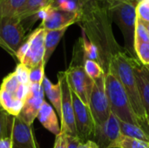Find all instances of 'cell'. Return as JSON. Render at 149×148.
Wrapping results in <instances>:
<instances>
[{
    "label": "cell",
    "mask_w": 149,
    "mask_h": 148,
    "mask_svg": "<svg viewBox=\"0 0 149 148\" xmlns=\"http://www.w3.org/2000/svg\"><path fill=\"white\" fill-rule=\"evenodd\" d=\"M80 140L76 136L66 135V144L67 148H78L79 144L80 143Z\"/></svg>",
    "instance_id": "35"
},
{
    "label": "cell",
    "mask_w": 149,
    "mask_h": 148,
    "mask_svg": "<svg viewBox=\"0 0 149 148\" xmlns=\"http://www.w3.org/2000/svg\"><path fill=\"white\" fill-rule=\"evenodd\" d=\"M26 0H0V17H15Z\"/></svg>",
    "instance_id": "24"
},
{
    "label": "cell",
    "mask_w": 149,
    "mask_h": 148,
    "mask_svg": "<svg viewBox=\"0 0 149 148\" xmlns=\"http://www.w3.org/2000/svg\"><path fill=\"white\" fill-rule=\"evenodd\" d=\"M134 40L141 41V42H149V36L147 28L143 21H141L138 17L136 19V24H135Z\"/></svg>",
    "instance_id": "32"
},
{
    "label": "cell",
    "mask_w": 149,
    "mask_h": 148,
    "mask_svg": "<svg viewBox=\"0 0 149 148\" xmlns=\"http://www.w3.org/2000/svg\"><path fill=\"white\" fill-rule=\"evenodd\" d=\"M78 148H100V147L98 146V144L95 141L87 140V141L80 142L79 144V147Z\"/></svg>",
    "instance_id": "36"
},
{
    "label": "cell",
    "mask_w": 149,
    "mask_h": 148,
    "mask_svg": "<svg viewBox=\"0 0 149 148\" xmlns=\"http://www.w3.org/2000/svg\"><path fill=\"white\" fill-rule=\"evenodd\" d=\"M58 83L61 89V117L60 132L65 135L76 136V126L74 120V110L72 98V91L68 85L65 72H60L58 74Z\"/></svg>",
    "instance_id": "7"
},
{
    "label": "cell",
    "mask_w": 149,
    "mask_h": 148,
    "mask_svg": "<svg viewBox=\"0 0 149 148\" xmlns=\"http://www.w3.org/2000/svg\"><path fill=\"white\" fill-rule=\"evenodd\" d=\"M79 15L82 31L96 44L100 54L105 52L109 58L113 52L121 50L113 35L112 10L107 5L96 0H88Z\"/></svg>",
    "instance_id": "1"
},
{
    "label": "cell",
    "mask_w": 149,
    "mask_h": 148,
    "mask_svg": "<svg viewBox=\"0 0 149 148\" xmlns=\"http://www.w3.org/2000/svg\"><path fill=\"white\" fill-rule=\"evenodd\" d=\"M45 67L44 64L35 66L30 70V85H41L45 78Z\"/></svg>",
    "instance_id": "30"
},
{
    "label": "cell",
    "mask_w": 149,
    "mask_h": 148,
    "mask_svg": "<svg viewBox=\"0 0 149 148\" xmlns=\"http://www.w3.org/2000/svg\"><path fill=\"white\" fill-rule=\"evenodd\" d=\"M135 7V4L123 1L117 3L111 9L113 20L120 29L124 36L126 49L132 56L134 54V31L137 19Z\"/></svg>",
    "instance_id": "5"
},
{
    "label": "cell",
    "mask_w": 149,
    "mask_h": 148,
    "mask_svg": "<svg viewBox=\"0 0 149 148\" xmlns=\"http://www.w3.org/2000/svg\"><path fill=\"white\" fill-rule=\"evenodd\" d=\"M136 58L121 50L113 52L108 58V69L122 85L141 126L149 134V121L137 86L134 64Z\"/></svg>",
    "instance_id": "2"
},
{
    "label": "cell",
    "mask_w": 149,
    "mask_h": 148,
    "mask_svg": "<svg viewBox=\"0 0 149 148\" xmlns=\"http://www.w3.org/2000/svg\"><path fill=\"white\" fill-rule=\"evenodd\" d=\"M65 72L71 91L74 92L85 105L88 106L93 80L86 74L83 65H72Z\"/></svg>",
    "instance_id": "10"
},
{
    "label": "cell",
    "mask_w": 149,
    "mask_h": 148,
    "mask_svg": "<svg viewBox=\"0 0 149 148\" xmlns=\"http://www.w3.org/2000/svg\"><path fill=\"white\" fill-rule=\"evenodd\" d=\"M68 28H63L60 30H52L45 31V56H44V64L46 65L55 49L57 48L61 38L65 35Z\"/></svg>",
    "instance_id": "18"
},
{
    "label": "cell",
    "mask_w": 149,
    "mask_h": 148,
    "mask_svg": "<svg viewBox=\"0 0 149 148\" xmlns=\"http://www.w3.org/2000/svg\"><path fill=\"white\" fill-rule=\"evenodd\" d=\"M88 0H52L49 7L79 14Z\"/></svg>",
    "instance_id": "23"
},
{
    "label": "cell",
    "mask_w": 149,
    "mask_h": 148,
    "mask_svg": "<svg viewBox=\"0 0 149 148\" xmlns=\"http://www.w3.org/2000/svg\"><path fill=\"white\" fill-rule=\"evenodd\" d=\"M82 37L79 38V43L82 48V52L84 56V59H91L97 61L101 65L102 63V58L99 51V48L94 44L92 41H90L85 32L82 31Z\"/></svg>",
    "instance_id": "22"
},
{
    "label": "cell",
    "mask_w": 149,
    "mask_h": 148,
    "mask_svg": "<svg viewBox=\"0 0 149 148\" xmlns=\"http://www.w3.org/2000/svg\"><path fill=\"white\" fill-rule=\"evenodd\" d=\"M10 137L12 148H40L32 125L25 123L17 116H13Z\"/></svg>",
    "instance_id": "12"
},
{
    "label": "cell",
    "mask_w": 149,
    "mask_h": 148,
    "mask_svg": "<svg viewBox=\"0 0 149 148\" xmlns=\"http://www.w3.org/2000/svg\"><path fill=\"white\" fill-rule=\"evenodd\" d=\"M30 70L31 69L25 66L24 64L19 63L17 65L14 72L20 84L30 85Z\"/></svg>",
    "instance_id": "31"
},
{
    "label": "cell",
    "mask_w": 149,
    "mask_h": 148,
    "mask_svg": "<svg viewBox=\"0 0 149 148\" xmlns=\"http://www.w3.org/2000/svg\"><path fill=\"white\" fill-rule=\"evenodd\" d=\"M143 23H144V24H145V26L147 28V31H148V33L149 36V23H145V22H143Z\"/></svg>",
    "instance_id": "40"
},
{
    "label": "cell",
    "mask_w": 149,
    "mask_h": 148,
    "mask_svg": "<svg viewBox=\"0 0 149 148\" xmlns=\"http://www.w3.org/2000/svg\"><path fill=\"white\" fill-rule=\"evenodd\" d=\"M134 54L138 60L145 66H149V42H141L134 40Z\"/></svg>",
    "instance_id": "26"
},
{
    "label": "cell",
    "mask_w": 149,
    "mask_h": 148,
    "mask_svg": "<svg viewBox=\"0 0 149 148\" xmlns=\"http://www.w3.org/2000/svg\"><path fill=\"white\" fill-rule=\"evenodd\" d=\"M37 118L43 126L55 136L60 133V126L58 125V120L55 111L45 100L43 103Z\"/></svg>",
    "instance_id": "17"
},
{
    "label": "cell",
    "mask_w": 149,
    "mask_h": 148,
    "mask_svg": "<svg viewBox=\"0 0 149 148\" xmlns=\"http://www.w3.org/2000/svg\"><path fill=\"white\" fill-rule=\"evenodd\" d=\"M136 16L141 21L145 23H149V3L141 0L135 7Z\"/></svg>",
    "instance_id": "33"
},
{
    "label": "cell",
    "mask_w": 149,
    "mask_h": 148,
    "mask_svg": "<svg viewBox=\"0 0 149 148\" xmlns=\"http://www.w3.org/2000/svg\"><path fill=\"white\" fill-rule=\"evenodd\" d=\"M44 102L45 92L43 85H30L29 92L24 100L23 108L17 117L25 123L32 125Z\"/></svg>",
    "instance_id": "13"
},
{
    "label": "cell",
    "mask_w": 149,
    "mask_h": 148,
    "mask_svg": "<svg viewBox=\"0 0 149 148\" xmlns=\"http://www.w3.org/2000/svg\"><path fill=\"white\" fill-rule=\"evenodd\" d=\"M147 145H148V148H149V142L148 143H147Z\"/></svg>",
    "instance_id": "41"
},
{
    "label": "cell",
    "mask_w": 149,
    "mask_h": 148,
    "mask_svg": "<svg viewBox=\"0 0 149 148\" xmlns=\"http://www.w3.org/2000/svg\"><path fill=\"white\" fill-rule=\"evenodd\" d=\"M42 18L39 27L45 31L69 28L72 24L79 23V15L63 10L48 7L40 13Z\"/></svg>",
    "instance_id": "11"
},
{
    "label": "cell",
    "mask_w": 149,
    "mask_h": 148,
    "mask_svg": "<svg viewBox=\"0 0 149 148\" xmlns=\"http://www.w3.org/2000/svg\"><path fill=\"white\" fill-rule=\"evenodd\" d=\"M74 120L77 132V137L81 142L93 140L96 126L88 106L85 105L80 99L72 92Z\"/></svg>",
    "instance_id": "9"
},
{
    "label": "cell",
    "mask_w": 149,
    "mask_h": 148,
    "mask_svg": "<svg viewBox=\"0 0 149 148\" xmlns=\"http://www.w3.org/2000/svg\"><path fill=\"white\" fill-rule=\"evenodd\" d=\"M13 116L10 115L0 106V139L10 137Z\"/></svg>",
    "instance_id": "27"
},
{
    "label": "cell",
    "mask_w": 149,
    "mask_h": 148,
    "mask_svg": "<svg viewBox=\"0 0 149 148\" xmlns=\"http://www.w3.org/2000/svg\"><path fill=\"white\" fill-rule=\"evenodd\" d=\"M134 71L141 99L149 121V68L135 59Z\"/></svg>",
    "instance_id": "15"
},
{
    "label": "cell",
    "mask_w": 149,
    "mask_h": 148,
    "mask_svg": "<svg viewBox=\"0 0 149 148\" xmlns=\"http://www.w3.org/2000/svg\"><path fill=\"white\" fill-rule=\"evenodd\" d=\"M105 87L111 113L120 121L141 126L122 85L109 69L105 73Z\"/></svg>",
    "instance_id": "3"
},
{
    "label": "cell",
    "mask_w": 149,
    "mask_h": 148,
    "mask_svg": "<svg viewBox=\"0 0 149 148\" xmlns=\"http://www.w3.org/2000/svg\"><path fill=\"white\" fill-rule=\"evenodd\" d=\"M121 135L120 120L111 113L108 119L96 127L94 140L100 148H113Z\"/></svg>",
    "instance_id": "14"
},
{
    "label": "cell",
    "mask_w": 149,
    "mask_h": 148,
    "mask_svg": "<svg viewBox=\"0 0 149 148\" xmlns=\"http://www.w3.org/2000/svg\"><path fill=\"white\" fill-rule=\"evenodd\" d=\"M52 0H26L24 6L18 10L17 17L22 23L31 19V17H40V13L51 5Z\"/></svg>",
    "instance_id": "16"
},
{
    "label": "cell",
    "mask_w": 149,
    "mask_h": 148,
    "mask_svg": "<svg viewBox=\"0 0 149 148\" xmlns=\"http://www.w3.org/2000/svg\"><path fill=\"white\" fill-rule=\"evenodd\" d=\"M96 1H98L100 3H102L107 5L110 9H112L117 3H119L120 2H123V1H126V0H96Z\"/></svg>",
    "instance_id": "38"
},
{
    "label": "cell",
    "mask_w": 149,
    "mask_h": 148,
    "mask_svg": "<svg viewBox=\"0 0 149 148\" xmlns=\"http://www.w3.org/2000/svg\"><path fill=\"white\" fill-rule=\"evenodd\" d=\"M45 35V30L38 26L26 37L16 55L19 63L30 69L44 64Z\"/></svg>",
    "instance_id": "4"
},
{
    "label": "cell",
    "mask_w": 149,
    "mask_h": 148,
    "mask_svg": "<svg viewBox=\"0 0 149 148\" xmlns=\"http://www.w3.org/2000/svg\"><path fill=\"white\" fill-rule=\"evenodd\" d=\"M113 148H148L146 142L121 135Z\"/></svg>",
    "instance_id": "28"
},
{
    "label": "cell",
    "mask_w": 149,
    "mask_h": 148,
    "mask_svg": "<svg viewBox=\"0 0 149 148\" xmlns=\"http://www.w3.org/2000/svg\"><path fill=\"white\" fill-rule=\"evenodd\" d=\"M121 134L126 137H129L132 139H136L146 143L149 142V134L140 126L130 124L123 121H120Z\"/></svg>",
    "instance_id": "21"
},
{
    "label": "cell",
    "mask_w": 149,
    "mask_h": 148,
    "mask_svg": "<svg viewBox=\"0 0 149 148\" xmlns=\"http://www.w3.org/2000/svg\"><path fill=\"white\" fill-rule=\"evenodd\" d=\"M127 2H129V3H134V4H137L141 0H126Z\"/></svg>",
    "instance_id": "39"
},
{
    "label": "cell",
    "mask_w": 149,
    "mask_h": 148,
    "mask_svg": "<svg viewBox=\"0 0 149 148\" xmlns=\"http://www.w3.org/2000/svg\"><path fill=\"white\" fill-rule=\"evenodd\" d=\"M148 68H149V66H148Z\"/></svg>",
    "instance_id": "42"
},
{
    "label": "cell",
    "mask_w": 149,
    "mask_h": 148,
    "mask_svg": "<svg viewBox=\"0 0 149 148\" xmlns=\"http://www.w3.org/2000/svg\"><path fill=\"white\" fill-rule=\"evenodd\" d=\"M19 85H20V83H19L15 72H13L10 73L9 75H7L3 79L0 89L6 91L10 93H11L12 95H14Z\"/></svg>",
    "instance_id": "29"
},
{
    "label": "cell",
    "mask_w": 149,
    "mask_h": 148,
    "mask_svg": "<svg viewBox=\"0 0 149 148\" xmlns=\"http://www.w3.org/2000/svg\"><path fill=\"white\" fill-rule=\"evenodd\" d=\"M25 33V28L17 17H0V47L13 58L26 39Z\"/></svg>",
    "instance_id": "6"
},
{
    "label": "cell",
    "mask_w": 149,
    "mask_h": 148,
    "mask_svg": "<svg viewBox=\"0 0 149 148\" xmlns=\"http://www.w3.org/2000/svg\"><path fill=\"white\" fill-rule=\"evenodd\" d=\"M84 69L86 72V74L91 78L93 81L100 78L101 76L105 75V71L102 67V65L98 63L97 61L91 60V59H84L83 63Z\"/></svg>",
    "instance_id": "25"
},
{
    "label": "cell",
    "mask_w": 149,
    "mask_h": 148,
    "mask_svg": "<svg viewBox=\"0 0 149 148\" xmlns=\"http://www.w3.org/2000/svg\"><path fill=\"white\" fill-rule=\"evenodd\" d=\"M24 103V102L17 99L11 93L0 89V106L10 115L18 116Z\"/></svg>",
    "instance_id": "20"
},
{
    "label": "cell",
    "mask_w": 149,
    "mask_h": 148,
    "mask_svg": "<svg viewBox=\"0 0 149 148\" xmlns=\"http://www.w3.org/2000/svg\"><path fill=\"white\" fill-rule=\"evenodd\" d=\"M53 148H67L66 144V135L60 132L58 135H56Z\"/></svg>",
    "instance_id": "34"
},
{
    "label": "cell",
    "mask_w": 149,
    "mask_h": 148,
    "mask_svg": "<svg viewBox=\"0 0 149 148\" xmlns=\"http://www.w3.org/2000/svg\"><path fill=\"white\" fill-rule=\"evenodd\" d=\"M0 148H12L10 137H5L0 139Z\"/></svg>",
    "instance_id": "37"
},
{
    "label": "cell",
    "mask_w": 149,
    "mask_h": 148,
    "mask_svg": "<svg viewBox=\"0 0 149 148\" xmlns=\"http://www.w3.org/2000/svg\"><path fill=\"white\" fill-rule=\"evenodd\" d=\"M43 89L45 94L47 96L51 103L52 104L53 107L56 110L59 119L61 117V89L60 85L58 83L52 84L47 78L45 76L43 79Z\"/></svg>",
    "instance_id": "19"
},
{
    "label": "cell",
    "mask_w": 149,
    "mask_h": 148,
    "mask_svg": "<svg viewBox=\"0 0 149 148\" xmlns=\"http://www.w3.org/2000/svg\"><path fill=\"white\" fill-rule=\"evenodd\" d=\"M88 106L96 127L102 125L110 116L111 110L106 92L105 75L93 81Z\"/></svg>",
    "instance_id": "8"
}]
</instances>
